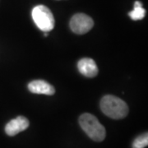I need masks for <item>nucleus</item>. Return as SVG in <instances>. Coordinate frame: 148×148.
Wrapping results in <instances>:
<instances>
[{"label": "nucleus", "instance_id": "obj_4", "mask_svg": "<svg viewBox=\"0 0 148 148\" xmlns=\"http://www.w3.org/2000/svg\"><path fill=\"white\" fill-rule=\"evenodd\" d=\"M94 21L92 18L84 13L75 14L70 21L71 30L78 35H83L92 29Z\"/></svg>", "mask_w": 148, "mask_h": 148}, {"label": "nucleus", "instance_id": "obj_3", "mask_svg": "<svg viewBox=\"0 0 148 148\" xmlns=\"http://www.w3.org/2000/svg\"><path fill=\"white\" fill-rule=\"evenodd\" d=\"M32 19L37 27L44 32H50L54 27V17L49 8L45 5L36 6L32 12Z\"/></svg>", "mask_w": 148, "mask_h": 148}, {"label": "nucleus", "instance_id": "obj_7", "mask_svg": "<svg viewBox=\"0 0 148 148\" xmlns=\"http://www.w3.org/2000/svg\"><path fill=\"white\" fill-rule=\"evenodd\" d=\"M28 89L31 92L35 94L52 95L55 92L53 86L43 80H36L31 82L28 84Z\"/></svg>", "mask_w": 148, "mask_h": 148}, {"label": "nucleus", "instance_id": "obj_9", "mask_svg": "<svg viewBox=\"0 0 148 148\" xmlns=\"http://www.w3.org/2000/svg\"><path fill=\"white\" fill-rule=\"evenodd\" d=\"M148 145L147 132L138 136L132 143V148H145Z\"/></svg>", "mask_w": 148, "mask_h": 148}, {"label": "nucleus", "instance_id": "obj_6", "mask_svg": "<svg viewBox=\"0 0 148 148\" xmlns=\"http://www.w3.org/2000/svg\"><path fill=\"white\" fill-rule=\"evenodd\" d=\"M77 69L80 73L86 77H95L99 73L95 62L90 58H83L79 60Z\"/></svg>", "mask_w": 148, "mask_h": 148}, {"label": "nucleus", "instance_id": "obj_2", "mask_svg": "<svg viewBox=\"0 0 148 148\" xmlns=\"http://www.w3.org/2000/svg\"><path fill=\"white\" fill-rule=\"evenodd\" d=\"M79 124L88 137L95 142H102L106 138V128L94 115L87 113L82 114Z\"/></svg>", "mask_w": 148, "mask_h": 148}, {"label": "nucleus", "instance_id": "obj_5", "mask_svg": "<svg viewBox=\"0 0 148 148\" xmlns=\"http://www.w3.org/2000/svg\"><path fill=\"white\" fill-rule=\"evenodd\" d=\"M29 124H30L29 120L26 117L18 116L7 123L5 127V132L8 136L13 137L17 133L26 130L29 127Z\"/></svg>", "mask_w": 148, "mask_h": 148}, {"label": "nucleus", "instance_id": "obj_1", "mask_svg": "<svg viewBox=\"0 0 148 148\" xmlns=\"http://www.w3.org/2000/svg\"><path fill=\"white\" fill-rule=\"evenodd\" d=\"M101 109L106 116L121 119L128 114V106L120 98L114 95H105L101 101Z\"/></svg>", "mask_w": 148, "mask_h": 148}, {"label": "nucleus", "instance_id": "obj_8", "mask_svg": "<svg viewBox=\"0 0 148 148\" xmlns=\"http://www.w3.org/2000/svg\"><path fill=\"white\" fill-rule=\"evenodd\" d=\"M145 15H146V10L143 8L142 3L139 1H136L134 3V8L133 10L128 12V16L133 21H138L143 19Z\"/></svg>", "mask_w": 148, "mask_h": 148}]
</instances>
